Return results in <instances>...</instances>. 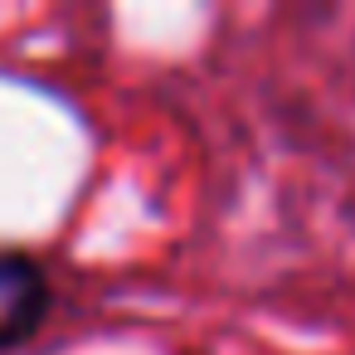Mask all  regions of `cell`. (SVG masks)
I'll return each mask as SVG.
<instances>
[{"label":"cell","mask_w":355,"mask_h":355,"mask_svg":"<svg viewBox=\"0 0 355 355\" xmlns=\"http://www.w3.org/2000/svg\"><path fill=\"white\" fill-rule=\"evenodd\" d=\"M49 272L20 248H0V350L35 340L49 316Z\"/></svg>","instance_id":"6da1fadb"}]
</instances>
